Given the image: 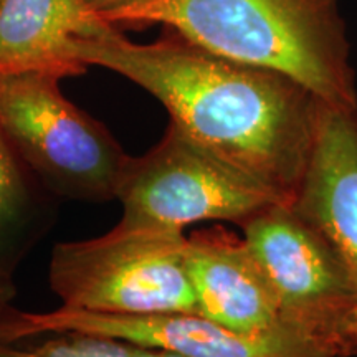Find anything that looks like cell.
<instances>
[{
	"mask_svg": "<svg viewBox=\"0 0 357 357\" xmlns=\"http://www.w3.org/2000/svg\"><path fill=\"white\" fill-rule=\"evenodd\" d=\"M75 55L146 89L195 144L293 204L319 105L301 84L181 37L129 42L113 24L78 40Z\"/></svg>",
	"mask_w": 357,
	"mask_h": 357,
	"instance_id": "1",
	"label": "cell"
},
{
	"mask_svg": "<svg viewBox=\"0 0 357 357\" xmlns=\"http://www.w3.org/2000/svg\"><path fill=\"white\" fill-rule=\"evenodd\" d=\"M101 19L116 26H171L205 52L275 71L326 105L357 111L336 0H141Z\"/></svg>",
	"mask_w": 357,
	"mask_h": 357,
	"instance_id": "2",
	"label": "cell"
},
{
	"mask_svg": "<svg viewBox=\"0 0 357 357\" xmlns=\"http://www.w3.org/2000/svg\"><path fill=\"white\" fill-rule=\"evenodd\" d=\"M184 231L118 222L109 231L58 243L48 284L61 306L106 314H199Z\"/></svg>",
	"mask_w": 357,
	"mask_h": 357,
	"instance_id": "3",
	"label": "cell"
},
{
	"mask_svg": "<svg viewBox=\"0 0 357 357\" xmlns=\"http://www.w3.org/2000/svg\"><path fill=\"white\" fill-rule=\"evenodd\" d=\"M58 83L60 78L45 73L0 75V124L52 197L88 204L116 200L131 155Z\"/></svg>",
	"mask_w": 357,
	"mask_h": 357,
	"instance_id": "4",
	"label": "cell"
},
{
	"mask_svg": "<svg viewBox=\"0 0 357 357\" xmlns=\"http://www.w3.org/2000/svg\"><path fill=\"white\" fill-rule=\"evenodd\" d=\"M270 280L283 324L333 357L357 354V287L326 240L276 204L240 225Z\"/></svg>",
	"mask_w": 357,
	"mask_h": 357,
	"instance_id": "5",
	"label": "cell"
},
{
	"mask_svg": "<svg viewBox=\"0 0 357 357\" xmlns=\"http://www.w3.org/2000/svg\"><path fill=\"white\" fill-rule=\"evenodd\" d=\"M116 200L123 208L119 222L174 231L202 222L240 227L271 205L289 204L195 144L172 123L146 154L129 158Z\"/></svg>",
	"mask_w": 357,
	"mask_h": 357,
	"instance_id": "6",
	"label": "cell"
},
{
	"mask_svg": "<svg viewBox=\"0 0 357 357\" xmlns=\"http://www.w3.org/2000/svg\"><path fill=\"white\" fill-rule=\"evenodd\" d=\"M55 333L108 337L177 357H333L288 326L247 334L187 312L106 314L60 306L48 312L15 310L0 323L2 341Z\"/></svg>",
	"mask_w": 357,
	"mask_h": 357,
	"instance_id": "7",
	"label": "cell"
},
{
	"mask_svg": "<svg viewBox=\"0 0 357 357\" xmlns=\"http://www.w3.org/2000/svg\"><path fill=\"white\" fill-rule=\"evenodd\" d=\"M291 205L357 287V111L319 101L310 159Z\"/></svg>",
	"mask_w": 357,
	"mask_h": 357,
	"instance_id": "8",
	"label": "cell"
},
{
	"mask_svg": "<svg viewBox=\"0 0 357 357\" xmlns=\"http://www.w3.org/2000/svg\"><path fill=\"white\" fill-rule=\"evenodd\" d=\"M185 263L200 316L247 334L287 326L273 287L243 235L218 225L192 231Z\"/></svg>",
	"mask_w": 357,
	"mask_h": 357,
	"instance_id": "9",
	"label": "cell"
},
{
	"mask_svg": "<svg viewBox=\"0 0 357 357\" xmlns=\"http://www.w3.org/2000/svg\"><path fill=\"white\" fill-rule=\"evenodd\" d=\"M108 25L84 0H0V75H83L77 42Z\"/></svg>",
	"mask_w": 357,
	"mask_h": 357,
	"instance_id": "10",
	"label": "cell"
},
{
	"mask_svg": "<svg viewBox=\"0 0 357 357\" xmlns=\"http://www.w3.org/2000/svg\"><path fill=\"white\" fill-rule=\"evenodd\" d=\"M50 197L22 162L0 124V258L10 257L12 250L20 257L50 230Z\"/></svg>",
	"mask_w": 357,
	"mask_h": 357,
	"instance_id": "11",
	"label": "cell"
},
{
	"mask_svg": "<svg viewBox=\"0 0 357 357\" xmlns=\"http://www.w3.org/2000/svg\"><path fill=\"white\" fill-rule=\"evenodd\" d=\"M50 336L33 346H22V341L0 339V357H177L89 334L55 333Z\"/></svg>",
	"mask_w": 357,
	"mask_h": 357,
	"instance_id": "12",
	"label": "cell"
},
{
	"mask_svg": "<svg viewBox=\"0 0 357 357\" xmlns=\"http://www.w3.org/2000/svg\"><path fill=\"white\" fill-rule=\"evenodd\" d=\"M13 296H15V289H13L10 275L0 270V323L15 311V307L12 306Z\"/></svg>",
	"mask_w": 357,
	"mask_h": 357,
	"instance_id": "13",
	"label": "cell"
},
{
	"mask_svg": "<svg viewBox=\"0 0 357 357\" xmlns=\"http://www.w3.org/2000/svg\"><path fill=\"white\" fill-rule=\"evenodd\" d=\"M84 2H86L88 6L91 7L96 13L105 15V13L118 10V8H123V7H128V6H131V3L141 2V0H84Z\"/></svg>",
	"mask_w": 357,
	"mask_h": 357,
	"instance_id": "14",
	"label": "cell"
}]
</instances>
